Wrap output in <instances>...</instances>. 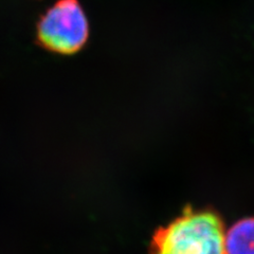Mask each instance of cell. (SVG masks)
Returning <instances> with one entry per match:
<instances>
[{
    "instance_id": "1",
    "label": "cell",
    "mask_w": 254,
    "mask_h": 254,
    "mask_svg": "<svg viewBox=\"0 0 254 254\" xmlns=\"http://www.w3.org/2000/svg\"><path fill=\"white\" fill-rule=\"evenodd\" d=\"M226 233L212 212L188 210L154 236V254H227Z\"/></svg>"
},
{
    "instance_id": "2",
    "label": "cell",
    "mask_w": 254,
    "mask_h": 254,
    "mask_svg": "<svg viewBox=\"0 0 254 254\" xmlns=\"http://www.w3.org/2000/svg\"><path fill=\"white\" fill-rule=\"evenodd\" d=\"M89 21L78 0H58L36 23V44L60 55H73L89 39Z\"/></svg>"
},
{
    "instance_id": "3",
    "label": "cell",
    "mask_w": 254,
    "mask_h": 254,
    "mask_svg": "<svg viewBox=\"0 0 254 254\" xmlns=\"http://www.w3.org/2000/svg\"><path fill=\"white\" fill-rule=\"evenodd\" d=\"M225 241L227 254H254V217L237 221Z\"/></svg>"
}]
</instances>
